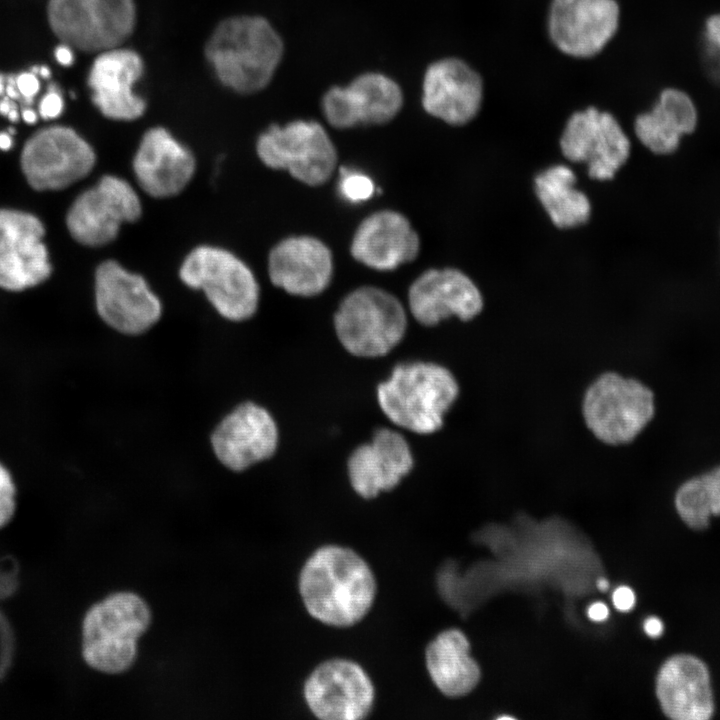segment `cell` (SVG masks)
Here are the masks:
<instances>
[{
    "instance_id": "obj_1",
    "label": "cell",
    "mask_w": 720,
    "mask_h": 720,
    "mask_svg": "<svg viewBox=\"0 0 720 720\" xmlns=\"http://www.w3.org/2000/svg\"><path fill=\"white\" fill-rule=\"evenodd\" d=\"M307 612L319 622L345 628L361 621L376 596L368 563L354 550L324 545L305 561L298 579Z\"/></svg>"
},
{
    "instance_id": "obj_2",
    "label": "cell",
    "mask_w": 720,
    "mask_h": 720,
    "mask_svg": "<svg viewBox=\"0 0 720 720\" xmlns=\"http://www.w3.org/2000/svg\"><path fill=\"white\" fill-rule=\"evenodd\" d=\"M148 602L130 590L114 591L92 604L81 624V655L94 671L118 675L136 662L139 640L152 623Z\"/></svg>"
},
{
    "instance_id": "obj_3",
    "label": "cell",
    "mask_w": 720,
    "mask_h": 720,
    "mask_svg": "<svg viewBox=\"0 0 720 720\" xmlns=\"http://www.w3.org/2000/svg\"><path fill=\"white\" fill-rule=\"evenodd\" d=\"M284 52L280 35L259 16L233 17L210 36L205 54L219 80L239 93H255L272 80Z\"/></svg>"
},
{
    "instance_id": "obj_4",
    "label": "cell",
    "mask_w": 720,
    "mask_h": 720,
    "mask_svg": "<svg viewBox=\"0 0 720 720\" xmlns=\"http://www.w3.org/2000/svg\"><path fill=\"white\" fill-rule=\"evenodd\" d=\"M459 395L449 369L432 362L401 363L377 387L382 412L395 425L418 434H431Z\"/></svg>"
},
{
    "instance_id": "obj_5",
    "label": "cell",
    "mask_w": 720,
    "mask_h": 720,
    "mask_svg": "<svg viewBox=\"0 0 720 720\" xmlns=\"http://www.w3.org/2000/svg\"><path fill=\"white\" fill-rule=\"evenodd\" d=\"M655 412L652 389L639 379L614 371L596 377L582 400L586 427L596 439L611 446L635 440L653 420Z\"/></svg>"
},
{
    "instance_id": "obj_6",
    "label": "cell",
    "mask_w": 720,
    "mask_h": 720,
    "mask_svg": "<svg viewBox=\"0 0 720 720\" xmlns=\"http://www.w3.org/2000/svg\"><path fill=\"white\" fill-rule=\"evenodd\" d=\"M336 335L342 346L357 357H380L403 339L407 315L390 292L361 286L347 294L334 314Z\"/></svg>"
},
{
    "instance_id": "obj_7",
    "label": "cell",
    "mask_w": 720,
    "mask_h": 720,
    "mask_svg": "<svg viewBox=\"0 0 720 720\" xmlns=\"http://www.w3.org/2000/svg\"><path fill=\"white\" fill-rule=\"evenodd\" d=\"M184 284L201 289L224 318L243 321L258 307L259 285L251 269L231 252L199 246L185 258L179 270Z\"/></svg>"
},
{
    "instance_id": "obj_8",
    "label": "cell",
    "mask_w": 720,
    "mask_h": 720,
    "mask_svg": "<svg viewBox=\"0 0 720 720\" xmlns=\"http://www.w3.org/2000/svg\"><path fill=\"white\" fill-rule=\"evenodd\" d=\"M256 151L264 165L285 170L308 186L325 184L333 175L338 154L325 128L317 121L297 119L271 125L257 139Z\"/></svg>"
},
{
    "instance_id": "obj_9",
    "label": "cell",
    "mask_w": 720,
    "mask_h": 720,
    "mask_svg": "<svg viewBox=\"0 0 720 720\" xmlns=\"http://www.w3.org/2000/svg\"><path fill=\"white\" fill-rule=\"evenodd\" d=\"M49 25L65 44L84 52L118 47L135 25L133 0H49Z\"/></svg>"
},
{
    "instance_id": "obj_10",
    "label": "cell",
    "mask_w": 720,
    "mask_h": 720,
    "mask_svg": "<svg viewBox=\"0 0 720 720\" xmlns=\"http://www.w3.org/2000/svg\"><path fill=\"white\" fill-rule=\"evenodd\" d=\"M95 161L90 144L65 126H51L36 132L21 154L23 173L36 190L66 188L89 174Z\"/></svg>"
},
{
    "instance_id": "obj_11",
    "label": "cell",
    "mask_w": 720,
    "mask_h": 720,
    "mask_svg": "<svg viewBox=\"0 0 720 720\" xmlns=\"http://www.w3.org/2000/svg\"><path fill=\"white\" fill-rule=\"evenodd\" d=\"M142 211L139 196L124 179L105 175L71 205L66 224L71 236L86 246L112 242L121 225L136 221Z\"/></svg>"
},
{
    "instance_id": "obj_12",
    "label": "cell",
    "mask_w": 720,
    "mask_h": 720,
    "mask_svg": "<svg viewBox=\"0 0 720 720\" xmlns=\"http://www.w3.org/2000/svg\"><path fill=\"white\" fill-rule=\"evenodd\" d=\"M560 148L568 160L586 163L590 178L604 181L628 160L631 144L612 114L590 106L570 116Z\"/></svg>"
},
{
    "instance_id": "obj_13",
    "label": "cell",
    "mask_w": 720,
    "mask_h": 720,
    "mask_svg": "<svg viewBox=\"0 0 720 720\" xmlns=\"http://www.w3.org/2000/svg\"><path fill=\"white\" fill-rule=\"evenodd\" d=\"M303 695L312 714L323 720L363 719L375 700L366 671L345 658H332L316 666L305 680Z\"/></svg>"
},
{
    "instance_id": "obj_14",
    "label": "cell",
    "mask_w": 720,
    "mask_h": 720,
    "mask_svg": "<svg viewBox=\"0 0 720 720\" xmlns=\"http://www.w3.org/2000/svg\"><path fill=\"white\" fill-rule=\"evenodd\" d=\"M404 95L400 85L381 72H365L345 86L329 88L321 98V111L336 129L383 125L400 112Z\"/></svg>"
},
{
    "instance_id": "obj_15",
    "label": "cell",
    "mask_w": 720,
    "mask_h": 720,
    "mask_svg": "<svg viewBox=\"0 0 720 720\" xmlns=\"http://www.w3.org/2000/svg\"><path fill=\"white\" fill-rule=\"evenodd\" d=\"M95 301L101 319L113 329L140 334L160 318L162 307L145 279L107 260L95 273Z\"/></svg>"
},
{
    "instance_id": "obj_16",
    "label": "cell",
    "mask_w": 720,
    "mask_h": 720,
    "mask_svg": "<svg viewBox=\"0 0 720 720\" xmlns=\"http://www.w3.org/2000/svg\"><path fill=\"white\" fill-rule=\"evenodd\" d=\"M620 7L616 0H551L547 31L563 54L590 58L616 34Z\"/></svg>"
},
{
    "instance_id": "obj_17",
    "label": "cell",
    "mask_w": 720,
    "mask_h": 720,
    "mask_svg": "<svg viewBox=\"0 0 720 720\" xmlns=\"http://www.w3.org/2000/svg\"><path fill=\"white\" fill-rule=\"evenodd\" d=\"M44 227L32 214L0 210V287L22 291L45 281L51 274L43 243Z\"/></svg>"
},
{
    "instance_id": "obj_18",
    "label": "cell",
    "mask_w": 720,
    "mask_h": 720,
    "mask_svg": "<svg viewBox=\"0 0 720 720\" xmlns=\"http://www.w3.org/2000/svg\"><path fill=\"white\" fill-rule=\"evenodd\" d=\"M483 100V80L467 62L444 57L432 62L422 82V106L443 122L461 126L478 114Z\"/></svg>"
},
{
    "instance_id": "obj_19",
    "label": "cell",
    "mask_w": 720,
    "mask_h": 720,
    "mask_svg": "<svg viewBox=\"0 0 720 720\" xmlns=\"http://www.w3.org/2000/svg\"><path fill=\"white\" fill-rule=\"evenodd\" d=\"M408 304L423 326H435L452 316L462 321L476 317L483 298L475 283L456 268L428 269L410 285Z\"/></svg>"
},
{
    "instance_id": "obj_20",
    "label": "cell",
    "mask_w": 720,
    "mask_h": 720,
    "mask_svg": "<svg viewBox=\"0 0 720 720\" xmlns=\"http://www.w3.org/2000/svg\"><path fill=\"white\" fill-rule=\"evenodd\" d=\"M211 444L224 466L233 471H243L274 454L278 429L266 409L245 402L218 424L212 433Z\"/></svg>"
},
{
    "instance_id": "obj_21",
    "label": "cell",
    "mask_w": 720,
    "mask_h": 720,
    "mask_svg": "<svg viewBox=\"0 0 720 720\" xmlns=\"http://www.w3.org/2000/svg\"><path fill=\"white\" fill-rule=\"evenodd\" d=\"M334 271L330 248L309 235L287 237L268 256V275L273 285L300 297H313L329 286Z\"/></svg>"
},
{
    "instance_id": "obj_22",
    "label": "cell",
    "mask_w": 720,
    "mask_h": 720,
    "mask_svg": "<svg viewBox=\"0 0 720 720\" xmlns=\"http://www.w3.org/2000/svg\"><path fill=\"white\" fill-rule=\"evenodd\" d=\"M420 238L400 212L385 209L365 217L352 237L350 252L359 263L378 271H392L415 260Z\"/></svg>"
},
{
    "instance_id": "obj_23",
    "label": "cell",
    "mask_w": 720,
    "mask_h": 720,
    "mask_svg": "<svg viewBox=\"0 0 720 720\" xmlns=\"http://www.w3.org/2000/svg\"><path fill=\"white\" fill-rule=\"evenodd\" d=\"M412 453L398 432L378 429L370 443L358 446L347 462L348 477L354 491L365 499L395 488L412 469Z\"/></svg>"
},
{
    "instance_id": "obj_24",
    "label": "cell",
    "mask_w": 720,
    "mask_h": 720,
    "mask_svg": "<svg viewBox=\"0 0 720 720\" xmlns=\"http://www.w3.org/2000/svg\"><path fill=\"white\" fill-rule=\"evenodd\" d=\"M143 72L140 56L128 49L112 48L99 53L88 75L92 101L107 118L131 121L143 115L146 104L132 87Z\"/></svg>"
},
{
    "instance_id": "obj_25",
    "label": "cell",
    "mask_w": 720,
    "mask_h": 720,
    "mask_svg": "<svg viewBox=\"0 0 720 720\" xmlns=\"http://www.w3.org/2000/svg\"><path fill=\"white\" fill-rule=\"evenodd\" d=\"M135 178L148 195L165 198L177 195L195 171L191 151L167 130L156 127L142 137L133 159Z\"/></svg>"
},
{
    "instance_id": "obj_26",
    "label": "cell",
    "mask_w": 720,
    "mask_h": 720,
    "mask_svg": "<svg viewBox=\"0 0 720 720\" xmlns=\"http://www.w3.org/2000/svg\"><path fill=\"white\" fill-rule=\"evenodd\" d=\"M656 693L663 712L675 720H707L713 714L709 671L691 655L669 658L659 670Z\"/></svg>"
},
{
    "instance_id": "obj_27",
    "label": "cell",
    "mask_w": 720,
    "mask_h": 720,
    "mask_svg": "<svg viewBox=\"0 0 720 720\" xmlns=\"http://www.w3.org/2000/svg\"><path fill=\"white\" fill-rule=\"evenodd\" d=\"M698 123L699 113L692 97L680 88L668 87L659 93L649 111L637 115L634 132L650 152L669 156L696 131Z\"/></svg>"
},
{
    "instance_id": "obj_28",
    "label": "cell",
    "mask_w": 720,
    "mask_h": 720,
    "mask_svg": "<svg viewBox=\"0 0 720 720\" xmlns=\"http://www.w3.org/2000/svg\"><path fill=\"white\" fill-rule=\"evenodd\" d=\"M469 647L466 636L458 629L439 633L426 647L428 673L446 696H463L479 681L480 670L469 655Z\"/></svg>"
},
{
    "instance_id": "obj_29",
    "label": "cell",
    "mask_w": 720,
    "mask_h": 720,
    "mask_svg": "<svg viewBox=\"0 0 720 720\" xmlns=\"http://www.w3.org/2000/svg\"><path fill=\"white\" fill-rule=\"evenodd\" d=\"M576 175L566 165H554L535 177L536 195L553 224L561 229L586 223L591 214L587 196L575 188Z\"/></svg>"
},
{
    "instance_id": "obj_30",
    "label": "cell",
    "mask_w": 720,
    "mask_h": 720,
    "mask_svg": "<svg viewBox=\"0 0 720 720\" xmlns=\"http://www.w3.org/2000/svg\"><path fill=\"white\" fill-rule=\"evenodd\" d=\"M674 504L690 528H707L710 517L720 515V464L682 482L675 493Z\"/></svg>"
},
{
    "instance_id": "obj_31",
    "label": "cell",
    "mask_w": 720,
    "mask_h": 720,
    "mask_svg": "<svg viewBox=\"0 0 720 720\" xmlns=\"http://www.w3.org/2000/svg\"><path fill=\"white\" fill-rule=\"evenodd\" d=\"M339 192L342 197L352 203L366 201L375 192V185L372 179L366 174L350 170L340 169Z\"/></svg>"
},
{
    "instance_id": "obj_32",
    "label": "cell",
    "mask_w": 720,
    "mask_h": 720,
    "mask_svg": "<svg viewBox=\"0 0 720 720\" xmlns=\"http://www.w3.org/2000/svg\"><path fill=\"white\" fill-rule=\"evenodd\" d=\"M16 485L8 468L0 462V528L8 524L16 511Z\"/></svg>"
},
{
    "instance_id": "obj_33",
    "label": "cell",
    "mask_w": 720,
    "mask_h": 720,
    "mask_svg": "<svg viewBox=\"0 0 720 720\" xmlns=\"http://www.w3.org/2000/svg\"><path fill=\"white\" fill-rule=\"evenodd\" d=\"M703 40L707 53L718 63L720 70V12L713 13L706 18Z\"/></svg>"
},
{
    "instance_id": "obj_34",
    "label": "cell",
    "mask_w": 720,
    "mask_h": 720,
    "mask_svg": "<svg viewBox=\"0 0 720 720\" xmlns=\"http://www.w3.org/2000/svg\"><path fill=\"white\" fill-rule=\"evenodd\" d=\"M63 108L64 101L60 92L51 88L40 101L39 114L43 119H55L60 116Z\"/></svg>"
},
{
    "instance_id": "obj_35",
    "label": "cell",
    "mask_w": 720,
    "mask_h": 720,
    "mask_svg": "<svg viewBox=\"0 0 720 720\" xmlns=\"http://www.w3.org/2000/svg\"><path fill=\"white\" fill-rule=\"evenodd\" d=\"M16 86L20 98L29 104L33 102L40 85L34 72H23L16 76Z\"/></svg>"
},
{
    "instance_id": "obj_36",
    "label": "cell",
    "mask_w": 720,
    "mask_h": 720,
    "mask_svg": "<svg viewBox=\"0 0 720 720\" xmlns=\"http://www.w3.org/2000/svg\"><path fill=\"white\" fill-rule=\"evenodd\" d=\"M613 603L620 611H629L635 604V594L628 586H619L613 592Z\"/></svg>"
},
{
    "instance_id": "obj_37",
    "label": "cell",
    "mask_w": 720,
    "mask_h": 720,
    "mask_svg": "<svg viewBox=\"0 0 720 720\" xmlns=\"http://www.w3.org/2000/svg\"><path fill=\"white\" fill-rule=\"evenodd\" d=\"M663 628L662 621L655 616L647 618L644 622V630L652 638L659 637L663 632Z\"/></svg>"
},
{
    "instance_id": "obj_38",
    "label": "cell",
    "mask_w": 720,
    "mask_h": 720,
    "mask_svg": "<svg viewBox=\"0 0 720 720\" xmlns=\"http://www.w3.org/2000/svg\"><path fill=\"white\" fill-rule=\"evenodd\" d=\"M55 58L56 60L64 66L71 65L74 60L73 51L71 49V46L63 43L56 47L55 50Z\"/></svg>"
},
{
    "instance_id": "obj_39",
    "label": "cell",
    "mask_w": 720,
    "mask_h": 720,
    "mask_svg": "<svg viewBox=\"0 0 720 720\" xmlns=\"http://www.w3.org/2000/svg\"><path fill=\"white\" fill-rule=\"evenodd\" d=\"M588 616L593 621H603L608 617L609 610L602 602H595L588 608Z\"/></svg>"
},
{
    "instance_id": "obj_40",
    "label": "cell",
    "mask_w": 720,
    "mask_h": 720,
    "mask_svg": "<svg viewBox=\"0 0 720 720\" xmlns=\"http://www.w3.org/2000/svg\"><path fill=\"white\" fill-rule=\"evenodd\" d=\"M14 107H16V105L14 104V102L12 101V99L9 98L8 96H7V97H4V98H2V99L0 100V114H2V115H4V116L7 117L8 114H9V112H10Z\"/></svg>"
},
{
    "instance_id": "obj_41",
    "label": "cell",
    "mask_w": 720,
    "mask_h": 720,
    "mask_svg": "<svg viewBox=\"0 0 720 720\" xmlns=\"http://www.w3.org/2000/svg\"><path fill=\"white\" fill-rule=\"evenodd\" d=\"M12 147L11 135L7 132L0 133V149L7 151Z\"/></svg>"
},
{
    "instance_id": "obj_42",
    "label": "cell",
    "mask_w": 720,
    "mask_h": 720,
    "mask_svg": "<svg viewBox=\"0 0 720 720\" xmlns=\"http://www.w3.org/2000/svg\"><path fill=\"white\" fill-rule=\"evenodd\" d=\"M21 116L26 123L34 124L37 121V114L30 108L23 109Z\"/></svg>"
},
{
    "instance_id": "obj_43",
    "label": "cell",
    "mask_w": 720,
    "mask_h": 720,
    "mask_svg": "<svg viewBox=\"0 0 720 720\" xmlns=\"http://www.w3.org/2000/svg\"><path fill=\"white\" fill-rule=\"evenodd\" d=\"M597 587L601 591H605L609 587V582L605 578H600L597 580Z\"/></svg>"
},
{
    "instance_id": "obj_44",
    "label": "cell",
    "mask_w": 720,
    "mask_h": 720,
    "mask_svg": "<svg viewBox=\"0 0 720 720\" xmlns=\"http://www.w3.org/2000/svg\"><path fill=\"white\" fill-rule=\"evenodd\" d=\"M11 121H18L19 119V112L17 110V107H14L7 116Z\"/></svg>"
},
{
    "instance_id": "obj_45",
    "label": "cell",
    "mask_w": 720,
    "mask_h": 720,
    "mask_svg": "<svg viewBox=\"0 0 720 720\" xmlns=\"http://www.w3.org/2000/svg\"><path fill=\"white\" fill-rule=\"evenodd\" d=\"M37 73L43 78H48L50 76V70L45 66L39 67L37 69Z\"/></svg>"
},
{
    "instance_id": "obj_46",
    "label": "cell",
    "mask_w": 720,
    "mask_h": 720,
    "mask_svg": "<svg viewBox=\"0 0 720 720\" xmlns=\"http://www.w3.org/2000/svg\"><path fill=\"white\" fill-rule=\"evenodd\" d=\"M6 87V78L0 74V96L4 93Z\"/></svg>"
}]
</instances>
